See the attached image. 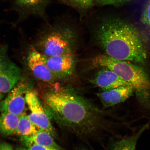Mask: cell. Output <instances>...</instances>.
I'll list each match as a JSON object with an SVG mask.
<instances>
[{"label": "cell", "mask_w": 150, "mask_h": 150, "mask_svg": "<svg viewBox=\"0 0 150 150\" xmlns=\"http://www.w3.org/2000/svg\"><path fill=\"white\" fill-rule=\"evenodd\" d=\"M46 63L48 69L55 77L70 75L74 68V60L71 53L46 57Z\"/></svg>", "instance_id": "obj_10"}, {"label": "cell", "mask_w": 150, "mask_h": 150, "mask_svg": "<svg viewBox=\"0 0 150 150\" xmlns=\"http://www.w3.org/2000/svg\"><path fill=\"white\" fill-rule=\"evenodd\" d=\"M3 97V93L0 92V101L2 99Z\"/></svg>", "instance_id": "obj_22"}, {"label": "cell", "mask_w": 150, "mask_h": 150, "mask_svg": "<svg viewBox=\"0 0 150 150\" xmlns=\"http://www.w3.org/2000/svg\"><path fill=\"white\" fill-rule=\"evenodd\" d=\"M45 31L39 42L43 55L50 57L71 53L77 35L75 28L60 24L50 26Z\"/></svg>", "instance_id": "obj_4"}, {"label": "cell", "mask_w": 150, "mask_h": 150, "mask_svg": "<svg viewBox=\"0 0 150 150\" xmlns=\"http://www.w3.org/2000/svg\"><path fill=\"white\" fill-rule=\"evenodd\" d=\"M95 31L97 42L106 55L121 60L145 61L147 55L139 33L128 22L108 16L100 21Z\"/></svg>", "instance_id": "obj_2"}, {"label": "cell", "mask_w": 150, "mask_h": 150, "mask_svg": "<svg viewBox=\"0 0 150 150\" xmlns=\"http://www.w3.org/2000/svg\"><path fill=\"white\" fill-rule=\"evenodd\" d=\"M92 62L96 66L108 69L115 73L134 89L142 91L150 89L149 78L142 67L106 55L96 56Z\"/></svg>", "instance_id": "obj_3"}, {"label": "cell", "mask_w": 150, "mask_h": 150, "mask_svg": "<svg viewBox=\"0 0 150 150\" xmlns=\"http://www.w3.org/2000/svg\"><path fill=\"white\" fill-rule=\"evenodd\" d=\"M70 3L79 8L87 9L93 6V0H70Z\"/></svg>", "instance_id": "obj_17"}, {"label": "cell", "mask_w": 150, "mask_h": 150, "mask_svg": "<svg viewBox=\"0 0 150 150\" xmlns=\"http://www.w3.org/2000/svg\"><path fill=\"white\" fill-rule=\"evenodd\" d=\"M149 127V124H146L133 136L118 141L114 144L111 150H136V144L139 139Z\"/></svg>", "instance_id": "obj_14"}, {"label": "cell", "mask_w": 150, "mask_h": 150, "mask_svg": "<svg viewBox=\"0 0 150 150\" xmlns=\"http://www.w3.org/2000/svg\"><path fill=\"white\" fill-rule=\"evenodd\" d=\"M40 129L29 119L24 113L20 116L16 134L21 137L30 136L37 134Z\"/></svg>", "instance_id": "obj_16"}, {"label": "cell", "mask_w": 150, "mask_h": 150, "mask_svg": "<svg viewBox=\"0 0 150 150\" xmlns=\"http://www.w3.org/2000/svg\"><path fill=\"white\" fill-rule=\"evenodd\" d=\"M21 140L28 147L37 145L62 150V148L54 140L53 137L44 130H41L31 136L21 137Z\"/></svg>", "instance_id": "obj_12"}, {"label": "cell", "mask_w": 150, "mask_h": 150, "mask_svg": "<svg viewBox=\"0 0 150 150\" xmlns=\"http://www.w3.org/2000/svg\"><path fill=\"white\" fill-rule=\"evenodd\" d=\"M28 91L25 83L21 82L17 84L9 92L6 98L0 102V111L19 116L25 113L27 105L25 94Z\"/></svg>", "instance_id": "obj_6"}, {"label": "cell", "mask_w": 150, "mask_h": 150, "mask_svg": "<svg viewBox=\"0 0 150 150\" xmlns=\"http://www.w3.org/2000/svg\"><path fill=\"white\" fill-rule=\"evenodd\" d=\"M0 150H14L12 146L6 142L0 143Z\"/></svg>", "instance_id": "obj_21"}, {"label": "cell", "mask_w": 150, "mask_h": 150, "mask_svg": "<svg viewBox=\"0 0 150 150\" xmlns=\"http://www.w3.org/2000/svg\"><path fill=\"white\" fill-rule=\"evenodd\" d=\"M28 67L35 78L46 82L53 81L56 78L48 69L46 57L34 48L30 52L27 58Z\"/></svg>", "instance_id": "obj_8"}, {"label": "cell", "mask_w": 150, "mask_h": 150, "mask_svg": "<svg viewBox=\"0 0 150 150\" xmlns=\"http://www.w3.org/2000/svg\"><path fill=\"white\" fill-rule=\"evenodd\" d=\"M134 90L131 86H122L97 93L96 95L103 107L106 108L124 102L132 95Z\"/></svg>", "instance_id": "obj_9"}, {"label": "cell", "mask_w": 150, "mask_h": 150, "mask_svg": "<svg viewBox=\"0 0 150 150\" xmlns=\"http://www.w3.org/2000/svg\"><path fill=\"white\" fill-rule=\"evenodd\" d=\"M20 116L8 112H1L0 115V133L5 136L15 134Z\"/></svg>", "instance_id": "obj_13"}, {"label": "cell", "mask_w": 150, "mask_h": 150, "mask_svg": "<svg viewBox=\"0 0 150 150\" xmlns=\"http://www.w3.org/2000/svg\"><path fill=\"white\" fill-rule=\"evenodd\" d=\"M27 105L30 110L29 119L41 130L46 131L53 138H56V133L50 122L49 116L42 105L38 95L35 91L28 90L26 93Z\"/></svg>", "instance_id": "obj_5"}, {"label": "cell", "mask_w": 150, "mask_h": 150, "mask_svg": "<svg viewBox=\"0 0 150 150\" xmlns=\"http://www.w3.org/2000/svg\"><path fill=\"white\" fill-rule=\"evenodd\" d=\"M28 148L27 150H61L55 148L37 145H33Z\"/></svg>", "instance_id": "obj_20"}, {"label": "cell", "mask_w": 150, "mask_h": 150, "mask_svg": "<svg viewBox=\"0 0 150 150\" xmlns=\"http://www.w3.org/2000/svg\"><path fill=\"white\" fill-rule=\"evenodd\" d=\"M17 150H27V149H22V148H20V149H19Z\"/></svg>", "instance_id": "obj_24"}, {"label": "cell", "mask_w": 150, "mask_h": 150, "mask_svg": "<svg viewBox=\"0 0 150 150\" xmlns=\"http://www.w3.org/2000/svg\"><path fill=\"white\" fill-rule=\"evenodd\" d=\"M99 4L105 5H119L123 4L131 0H96Z\"/></svg>", "instance_id": "obj_19"}, {"label": "cell", "mask_w": 150, "mask_h": 150, "mask_svg": "<svg viewBox=\"0 0 150 150\" xmlns=\"http://www.w3.org/2000/svg\"><path fill=\"white\" fill-rule=\"evenodd\" d=\"M48 0H16L17 8L23 12L33 14L42 13Z\"/></svg>", "instance_id": "obj_15"}, {"label": "cell", "mask_w": 150, "mask_h": 150, "mask_svg": "<svg viewBox=\"0 0 150 150\" xmlns=\"http://www.w3.org/2000/svg\"><path fill=\"white\" fill-rule=\"evenodd\" d=\"M43 98L49 116L71 134L83 139L95 138L111 131L113 123L103 112L72 93L48 92Z\"/></svg>", "instance_id": "obj_1"}, {"label": "cell", "mask_w": 150, "mask_h": 150, "mask_svg": "<svg viewBox=\"0 0 150 150\" xmlns=\"http://www.w3.org/2000/svg\"><path fill=\"white\" fill-rule=\"evenodd\" d=\"M0 53V92L8 93L21 78L20 68L6 56Z\"/></svg>", "instance_id": "obj_7"}, {"label": "cell", "mask_w": 150, "mask_h": 150, "mask_svg": "<svg viewBox=\"0 0 150 150\" xmlns=\"http://www.w3.org/2000/svg\"><path fill=\"white\" fill-rule=\"evenodd\" d=\"M141 20L144 25L150 29V0H148L142 11Z\"/></svg>", "instance_id": "obj_18"}, {"label": "cell", "mask_w": 150, "mask_h": 150, "mask_svg": "<svg viewBox=\"0 0 150 150\" xmlns=\"http://www.w3.org/2000/svg\"><path fill=\"white\" fill-rule=\"evenodd\" d=\"M103 68L99 71L91 81L92 83L100 88L103 91L122 86H130L115 73L109 69Z\"/></svg>", "instance_id": "obj_11"}, {"label": "cell", "mask_w": 150, "mask_h": 150, "mask_svg": "<svg viewBox=\"0 0 150 150\" xmlns=\"http://www.w3.org/2000/svg\"><path fill=\"white\" fill-rule=\"evenodd\" d=\"M61 1L64 2L70 3V0H61Z\"/></svg>", "instance_id": "obj_23"}]
</instances>
